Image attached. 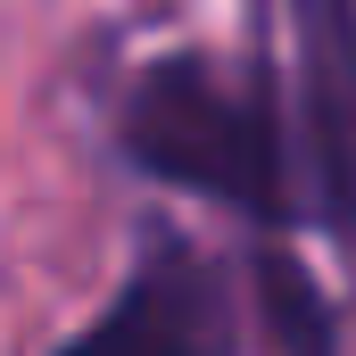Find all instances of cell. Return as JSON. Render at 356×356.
Returning a JSON list of instances; mask_svg holds the SVG:
<instances>
[{
	"label": "cell",
	"mask_w": 356,
	"mask_h": 356,
	"mask_svg": "<svg viewBox=\"0 0 356 356\" xmlns=\"http://www.w3.org/2000/svg\"><path fill=\"white\" fill-rule=\"evenodd\" d=\"M266 282V315H273V340H290V348H323L332 340V315H323V298H315V282L290 266V257H266L257 266Z\"/></svg>",
	"instance_id": "4"
},
{
	"label": "cell",
	"mask_w": 356,
	"mask_h": 356,
	"mask_svg": "<svg viewBox=\"0 0 356 356\" xmlns=\"http://www.w3.org/2000/svg\"><path fill=\"white\" fill-rule=\"evenodd\" d=\"M133 166L175 191L224 199L257 224H282V133L257 91H241L216 58H158L124 99Z\"/></svg>",
	"instance_id": "1"
},
{
	"label": "cell",
	"mask_w": 356,
	"mask_h": 356,
	"mask_svg": "<svg viewBox=\"0 0 356 356\" xmlns=\"http://www.w3.org/2000/svg\"><path fill=\"white\" fill-rule=\"evenodd\" d=\"M199 340H216V298H207V273L175 241L133 273L116 315H99L83 332V348H199Z\"/></svg>",
	"instance_id": "2"
},
{
	"label": "cell",
	"mask_w": 356,
	"mask_h": 356,
	"mask_svg": "<svg viewBox=\"0 0 356 356\" xmlns=\"http://www.w3.org/2000/svg\"><path fill=\"white\" fill-rule=\"evenodd\" d=\"M307 58H315V133H323V191L356 241V25L348 0H298Z\"/></svg>",
	"instance_id": "3"
}]
</instances>
